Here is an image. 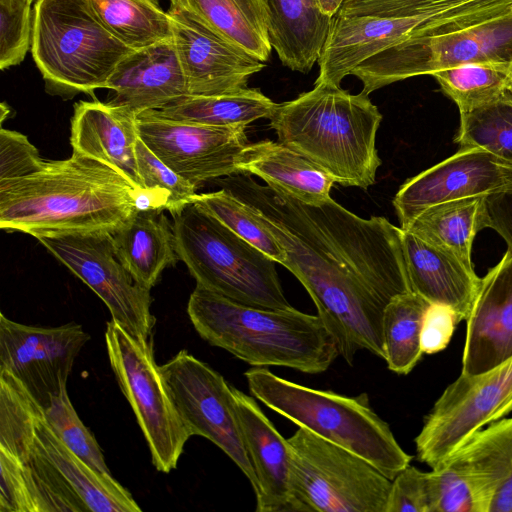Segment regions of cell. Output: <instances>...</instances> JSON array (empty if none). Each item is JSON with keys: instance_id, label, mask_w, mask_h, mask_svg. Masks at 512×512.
Returning a JSON list of instances; mask_svg holds the SVG:
<instances>
[{"instance_id": "6da1fadb", "label": "cell", "mask_w": 512, "mask_h": 512, "mask_svg": "<svg viewBox=\"0 0 512 512\" xmlns=\"http://www.w3.org/2000/svg\"><path fill=\"white\" fill-rule=\"evenodd\" d=\"M225 183L282 247V265L312 298L338 354L349 364L360 350L384 359V308L412 292L403 230L384 217H359L331 197L304 203L249 174L228 176Z\"/></svg>"}, {"instance_id": "7a4b0ae2", "label": "cell", "mask_w": 512, "mask_h": 512, "mask_svg": "<svg viewBox=\"0 0 512 512\" xmlns=\"http://www.w3.org/2000/svg\"><path fill=\"white\" fill-rule=\"evenodd\" d=\"M141 193L110 166L73 153L29 176L0 182V228L36 239L113 233L138 211Z\"/></svg>"}, {"instance_id": "3957f363", "label": "cell", "mask_w": 512, "mask_h": 512, "mask_svg": "<svg viewBox=\"0 0 512 512\" xmlns=\"http://www.w3.org/2000/svg\"><path fill=\"white\" fill-rule=\"evenodd\" d=\"M0 447L23 464L41 512L141 511L111 474L94 470L67 447L44 408L5 370H0Z\"/></svg>"}, {"instance_id": "277c9868", "label": "cell", "mask_w": 512, "mask_h": 512, "mask_svg": "<svg viewBox=\"0 0 512 512\" xmlns=\"http://www.w3.org/2000/svg\"><path fill=\"white\" fill-rule=\"evenodd\" d=\"M278 140L344 187L374 184L381 159L376 134L382 114L364 92L314 83L297 98L277 104L269 117Z\"/></svg>"}, {"instance_id": "5b68a950", "label": "cell", "mask_w": 512, "mask_h": 512, "mask_svg": "<svg viewBox=\"0 0 512 512\" xmlns=\"http://www.w3.org/2000/svg\"><path fill=\"white\" fill-rule=\"evenodd\" d=\"M187 313L202 339L253 367L282 366L317 374L339 356L319 316L294 307L245 305L196 285Z\"/></svg>"}, {"instance_id": "8992f818", "label": "cell", "mask_w": 512, "mask_h": 512, "mask_svg": "<svg viewBox=\"0 0 512 512\" xmlns=\"http://www.w3.org/2000/svg\"><path fill=\"white\" fill-rule=\"evenodd\" d=\"M251 394L297 426L364 458L390 480L412 460L366 393L345 396L313 389L264 367L245 372Z\"/></svg>"}, {"instance_id": "52a82bcc", "label": "cell", "mask_w": 512, "mask_h": 512, "mask_svg": "<svg viewBox=\"0 0 512 512\" xmlns=\"http://www.w3.org/2000/svg\"><path fill=\"white\" fill-rule=\"evenodd\" d=\"M30 51L47 93L70 99L107 89L134 50L104 26L89 0H36Z\"/></svg>"}, {"instance_id": "ba28073f", "label": "cell", "mask_w": 512, "mask_h": 512, "mask_svg": "<svg viewBox=\"0 0 512 512\" xmlns=\"http://www.w3.org/2000/svg\"><path fill=\"white\" fill-rule=\"evenodd\" d=\"M171 215L176 252L197 286L245 305L293 307L272 258L195 202Z\"/></svg>"}, {"instance_id": "9c48e42d", "label": "cell", "mask_w": 512, "mask_h": 512, "mask_svg": "<svg viewBox=\"0 0 512 512\" xmlns=\"http://www.w3.org/2000/svg\"><path fill=\"white\" fill-rule=\"evenodd\" d=\"M291 449L294 512H386L391 481L364 458L299 427Z\"/></svg>"}, {"instance_id": "30bf717a", "label": "cell", "mask_w": 512, "mask_h": 512, "mask_svg": "<svg viewBox=\"0 0 512 512\" xmlns=\"http://www.w3.org/2000/svg\"><path fill=\"white\" fill-rule=\"evenodd\" d=\"M105 344L118 385L148 444L152 464L163 473L175 469L191 437L156 364L152 340L134 337L111 319Z\"/></svg>"}, {"instance_id": "8fae6325", "label": "cell", "mask_w": 512, "mask_h": 512, "mask_svg": "<svg viewBox=\"0 0 512 512\" xmlns=\"http://www.w3.org/2000/svg\"><path fill=\"white\" fill-rule=\"evenodd\" d=\"M475 62H512V14L449 33L410 36L365 60L351 75L369 95L398 81Z\"/></svg>"}, {"instance_id": "7c38bea8", "label": "cell", "mask_w": 512, "mask_h": 512, "mask_svg": "<svg viewBox=\"0 0 512 512\" xmlns=\"http://www.w3.org/2000/svg\"><path fill=\"white\" fill-rule=\"evenodd\" d=\"M512 411V357L478 375L452 382L425 416L415 438L417 458L431 469L470 435Z\"/></svg>"}, {"instance_id": "4fadbf2b", "label": "cell", "mask_w": 512, "mask_h": 512, "mask_svg": "<svg viewBox=\"0 0 512 512\" xmlns=\"http://www.w3.org/2000/svg\"><path fill=\"white\" fill-rule=\"evenodd\" d=\"M37 240L106 304L112 320L139 339H151L156 319L150 289L117 254L109 232L39 237Z\"/></svg>"}, {"instance_id": "5bb4252c", "label": "cell", "mask_w": 512, "mask_h": 512, "mask_svg": "<svg viewBox=\"0 0 512 512\" xmlns=\"http://www.w3.org/2000/svg\"><path fill=\"white\" fill-rule=\"evenodd\" d=\"M169 392L191 436L219 447L256 486L237 414L233 389L210 365L180 350L160 366Z\"/></svg>"}, {"instance_id": "9a60e30c", "label": "cell", "mask_w": 512, "mask_h": 512, "mask_svg": "<svg viewBox=\"0 0 512 512\" xmlns=\"http://www.w3.org/2000/svg\"><path fill=\"white\" fill-rule=\"evenodd\" d=\"M137 122L147 147L197 189L207 181L241 174L236 160L248 144L246 126L178 121L155 110L139 114Z\"/></svg>"}, {"instance_id": "2e32d148", "label": "cell", "mask_w": 512, "mask_h": 512, "mask_svg": "<svg viewBox=\"0 0 512 512\" xmlns=\"http://www.w3.org/2000/svg\"><path fill=\"white\" fill-rule=\"evenodd\" d=\"M90 339L82 326L21 324L0 314V370L10 372L45 409L66 387L74 361Z\"/></svg>"}, {"instance_id": "e0dca14e", "label": "cell", "mask_w": 512, "mask_h": 512, "mask_svg": "<svg viewBox=\"0 0 512 512\" xmlns=\"http://www.w3.org/2000/svg\"><path fill=\"white\" fill-rule=\"evenodd\" d=\"M512 187V162L480 148L457 153L406 181L393 205L404 230L430 206Z\"/></svg>"}, {"instance_id": "ac0fdd59", "label": "cell", "mask_w": 512, "mask_h": 512, "mask_svg": "<svg viewBox=\"0 0 512 512\" xmlns=\"http://www.w3.org/2000/svg\"><path fill=\"white\" fill-rule=\"evenodd\" d=\"M168 12L188 95L238 91L266 66L182 11L169 8Z\"/></svg>"}, {"instance_id": "d6986e66", "label": "cell", "mask_w": 512, "mask_h": 512, "mask_svg": "<svg viewBox=\"0 0 512 512\" xmlns=\"http://www.w3.org/2000/svg\"><path fill=\"white\" fill-rule=\"evenodd\" d=\"M467 321L461 374L484 373L512 357V251L482 278Z\"/></svg>"}, {"instance_id": "ffe728a7", "label": "cell", "mask_w": 512, "mask_h": 512, "mask_svg": "<svg viewBox=\"0 0 512 512\" xmlns=\"http://www.w3.org/2000/svg\"><path fill=\"white\" fill-rule=\"evenodd\" d=\"M425 23L413 17H385L337 13L318 59L315 83L340 85L362 62L379 52L420 35Z\"/></svg>"}, {"instance_id": "44dd1931", "label": "cell", "mask_w": 512, "mask_h": 512, "mask_svg": "<svg viewBox=\"0 0 512 512\" xmlns=\"http://www.w3.org/2000/svg\"><path fill=\"white\" fill-rule=\"evenodd\" d=\"M138 139L135 113L98 100L75 103L70 133L73 153L110 166L143 194L136 161Z\"/></svg>"}, {"instance_id": "7402d4cb", "label": "cell", "mask_w": 512, "mask_h": 512, "mask_svg": "<svg viewBox=\"0 0 512 512\" xmlns=\"http://www.w3.org/2000/svg\"><path fill=\"white\" fill-rule=\"evenodd\" d=\"M107 89L114 92L110 104L137 116L188 95L174 40L132 51L117 65Z\"/></svg>"}, {"instance_id": "603a6c76", "label": "cell", "mask_w": 512, "mask_h": 512, "mask_svg": "<svg viewBox=\"0 0 512 512\" xmlns=\"http://www.w3.org/2000/svg\"><path fill=\"white\" fill-rule=\"evenodd\" d=\"M232 389L256 478V511H289L292 455L288 440L282 437L253 397L235 387Z\"/></svg>"}, {"instance_id": "cb8c5ba5", "label": "cell", "mask_w": 512, "mask_h": 512, "mask_svg": "<svg viewBox=\"0 0 512 512\" xmlns=\"http://www.w3.org/2000/svg\"><path fill=\"white\" fill-rule=\"evenodd\" d=\"M402 245L412 292L454 310L466 320L482 278L446 249L403 230Z\"/></svg>"}, {"instance_id": "d4e9b609", "label": "cell", "mask_w": 512, "mask_h": 512, "mask_svg": "<svg viewBox=\"0 0 512 512\" xmlns=\"http://www.w3.org/2000/svg\"><path fill=\"white\" fill-rule=\"evenodd\" d=\"M447 458L471 479L481 512H512V417L476 431Z\"/></svg>"}, {"instance_id": "484cf974", "label": "cell", "mask_w": 512, "mask_h": 512, "mask_svg": "<svg viewBox=\"0 0 512 512\" xmlns=\"http://www.w3.org/2000/svg\"><path fill=\"white\" fill-rule=\"evenodd\" d=\"M338 12L419 18L425 23L421 35H434L458 31L512 14V0H345Z\"/></svg>"}, {"instance_id": "4316f807", "label": "cell", "mask_w": 512, "mask_h": 512, "mask_svg": "<svg viewBox=\"0 0 512 512\" xmlns=\"http://www.w3.org/2000/svg\"><path fill=\"white\" fill-rule=\"evenodd\" d=\"M268 38L282 64L308 73L318 61L333 18L326 16L317 0H262Z\"/></svg>"}, {"instance_id": "83f0119b", "label": "cell", "mask_w": 512, "mask_h": 512, "mask_svg": "<svg viewBox=\"0 0 512 512\" xmlns=\"http://www.w3.org/2000/svg\"><path fill=\"white\" fill-rule=\"evenodd\" d=\"M236 166L241 174L256 175L267 185L310 205L329 199L335 183L319 166L280 141L247 144Z\"/></svg>"}, {"instance_id": "f1b7e54d", "label": "cell", "mask_w": 512, "mask_h": 512, "mask_svg": "<svg viewBox=\"0 0 512 512\" xmlns=\"http://www.w3.org/2000/svg\"><path fill=\"white\" fill-rule=\"evenodd\" d=\"M111 235L121 261L147 289H152L166 267L179 260L172 224L162 212L138 210Z\"/></svg>"}, {"instance_id": "f546056e", "label": "cell", "mask_w": 512, "mask_h": 512, "mask_svg": "<svg viewBox=\"0 0 512 512\" xmlns=\"http://www.w3.org/2000/svg\"><path fill=\"white\" fill-rule=\"evenodd\" d=\"M177 9L262 62L269 60L267 15L262 0H169Z\"/></svg>"}, {"instance_id": "4dcf8cb0", "label": "cell", "mask_w": 512, "mask_h": 512, "mask_svg": "<svg viewBox=\"0 0 512 512\" xmlns=\"http://www.w3.org/2000/svg\"><path fill=\"white\" fill-rule=\"evenodd\" d=\"M486 227L485 196H475L430 206L404 230L448 250L473 268L472 244L476 234Z\"/></svg>"}, {"instance_id": "1f68e13d", "label": "cell", "mask_w": 512, "mask_h": 512, "mask_svg": "<svg viewBox=\"0 0 512 512\" xmlns=\"http://www.w3.org/2000/svg\"><path fill=\"white\" fill-rule=\"evenodd\" d=\"M277 103L258 89L243 88L217 95H186L155 110L163 117L214 126H247L271 116Z\"/></svg>"}, {"instance_id": "d6a6232c", "label": "cell", "mask_w": 512, "mask_h": 512, "mask_svg": "<svg viewBox=\"0 0 512 512\" xmlns=\"http://www.w3.org/2000/svg\"><path fill=\"white\" fill-rule=\"evenodd\" d=\"M89 3L104 26L132 50L173 39L171 16L157 0H89Z\"/></svg>"}, {"instance_id": "836d02e7", "label": "cell", "mask_w": 512, "mask_h": 512, "mask_svg": "<svg viewBox=\"0 0 512 512\" xmlns=\"http://www.w3.org/2000/svg\"><path fill=\"white\" fill-rule=\"evenodd\" d=\"M430 304L415 292L398 295L386 304L382 321L384 360L392 372L407 375L424 354L420 335Z\"/></svg>"}, {"instance_id": "e575fe53", "label": "cell", "mask_w": 512, "mask_h": 512, "mask_svg": "<svg viewBox=\"0 0 512 512\" xmlns=\"http://www.w3.org/2000/svg\"><path fill=\"white\" fill-rule=\"evenodd\" d=\"M432 76L465 114L502 100L512 78V62L467 63Z\"/></svg>"}, {"instance_id": "d590c367", "label": "cell", "mask_w": 512, "mask_h": 512, "mask_svg": "<svg viewBox=\"0 0 512 512\" xmlns=\"http://www.w3.org/2000/svg\"><path fill=\"white\" fill-rule=\"evenodd\" d=\"M137 170L145 195L140 210L171 214L192 202L197 188L165 165L139 137L136 143Z\"/></svg>"}, {"instance_id": "8d00e7d4", "label": "cell", "mask_w": 512, "mask_h": 512, "mask_svg": "<svg viewBox=\"0 0 512 512\" xmlns=\"http://www.w3.org/2000/svg\"><path fill=\"white\" fill-rule=\"evenodd\" d=\"M192 202L199 204L276 263L283 264L286 254L278 241L251 207L229 190L224 188L215 192L195 194Z\"/></svg>"}, {"instance_id": "74e56055", "label": "cell", "mask_w": 512, "mask_h": 512, "mask_svg": "<svg viewBox=\"0 0 512 512\" xmlns=\"http://www.w3.org/2000/svg\"><path fill=\"white\" fill-rule=\"evenodd\" d=\"M460 148H480L512 162V105L500 100L460 114Z\"/></svg>"}, {"instance_id": "f35d334b", "label": "cell", "mask_w": 512, "mask_h": 512, "mask_svg": "<svg viewBox=\"0 0 512 512\" xmlns=\"http://www.w3.org/2000/svg\"><path fill=\"white\" fill-rule=\"evenodd\" d=\"M44 412L48 423L68 448L94 470L111 474L97 440L76 413L66 387L53 397Z\"/></svg>"}, {"instance_id": "ab89813d", "label": "cell", "mask_w": 512, "mask_h": 512, "mask_svg": "<svg viewBox=\"0 0 512 512\" xmlns=\"http://www.w3.org/2000/svg\"><path fill=\"white\" fill-rule=\"evenodd\" d=\"M430 512H481L471 479L447 458L428 472Z\"/></svg>"}, {"instance_id": "60d3db41", "label": "cell", "mask_w": 512, "mask_h": 512, "mask_svg": "<svg viewBox=\"0 0 512 512\" xmlns=\"http://www.w3.org/2000/svg\"><path fill=\"white\" fill-rule=\"evenodd\" d=\"M32 3L27 0H0V68L19 65L31 49Z\"/></svg>"}, {"instance_id": "b9f144b4", "label": "cell", "mask_w": 512, "mask_h": 512, "mask_svg": "<svg viewBox=\"0 0 512 512\" xmlns=\"http://www.w3.org/2000/svg\"><path fill=\"white\" fill-rule=\"evenodd\" d=\"M0 512H40L33 487L21 461L0 447Z\"/></svg>"}, {"instance_id": "7bdbcfd3", "label": "cell", "mask_w": 512, "mask_h": 512, "mask_svg": "<svg viewBox=\"0 0 512 512\" xmlns=\"http://www.w3.org/2000/svg\"><path fill=\"white\" fill-rule=\"evenodd\" d=\"M45 160L24 134L0 130V182L29 176L41 170Z\"/></svg>"}, {"instance_id": "ee69618b", "label": "cell", "mask_w": 512, "mask_h": 512, "mask_svg": "<svg viewBox=\"0 0 512 512\" xmlns=\"http://www.w3.org/2000/svg\"><path fill=\"white\" fill-rule=\"evenodd\" d=\"M386 512H430L428 472L408 465L391 481Z\"/></svg>"}, {"instance_id": "f6af8a7d", "label": "cell", "mask_w": 512, "mask_h": 512, "mask_svg": "<svg viewBox=\"0 0 512 512\" xmlns=\"http://www.w3.org/2000/svg\"><path fill=\"white\" fill-rule=\"evenodd\" d=\"M460 321L458 314L450 307L431 303L424 314L421 327L422 352L435 354L444 350Z\"/></svg>"}, {"instance_id": "bcb514c9", "label": "cell", "mask_w": 512, "mask_h": 512, "mask_svg": "<svg viewBox=\"0 0 512 512\" xmlns=\"http://www.w3.org/2000/svg\"><path fill=\"white\" fill-rule=\"evenodd\" d=\"M486 224L512 251V187L485 196Z\"/></svg>"}, {"instance_id": "7dc6e473", "label": "cell", "mask_w": 512, "mask_h": 512, "mask_svg": "<svg viewBox=\"0 0 512 512\" xmlns=\"http://www.w3.org/2000/svg\"><path fill=\"white\" fill-rule=\"evenodd\" d=\"M345 0H317L322 13L333 18Z\"/></svg>"}, {"instance_id": "c3c4849f", "label": "cell", "mask_w": 512, "mask_h": 512, "mask_svg": "<svg viewBox=\"0 0 512 512\" xmlns=\"http://www.w3.org/2000/svg\"><path fill=\"white\" fill-rule=\"evenodd\" d=\"M502 100L512 105V78L510 79V81L504 91Z\"/></svg>"}, {"instance_id": "681fc988", "label": "cell", "mask_w": 512, "mask_h": 512, "mask_svg": "<svg viewBox=\"0 0 512 512\" xmlns=\"http://www.w3.org/2000/svg\"><path fill=\"white\" fill-rule=\"evenodd\" d=\"M9 111H10L9 107L6 105V103L3 102L1 104V116H0L1 123L8 116Z\"/></svg>"}, {"instance_id": "f907efd6", "label": "cell", "mask_w": 512, "mask_h": 512, "mask_svg": "<svg viewBox=\"0 0 512 512\" xmlns=\"http://www.w3.org/2000/svg\"><path fill=\"white\" fill-rule=\"evenodd\" d=\"M27 1H29V2H31V3H32L34 0H27Z\"/></svg>"}]
</instances>
